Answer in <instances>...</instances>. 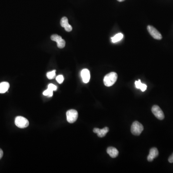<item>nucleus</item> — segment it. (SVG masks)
Listing matches in <instances>:
<instances>
[{"mask_svg":"<svg viewBox=\"0 0 173 173\" xmlns=\"http://www.w3.org/2000/svg\"><path fill=\"white\" fill-rule=\"evenodd\" d=\"M118 75L116 72H111L106 75L103 79V83L106 87L113 86L117 79Z\"/></svg>","mask_w":173,"mask_h":173,"instance_id":"1","label":"nucleus"},{"mask_svg":"<svg viewBox=\"0 0 173 173\" xmlns=\"http://www.w3.org/2000/svg\"><path fill=\"white\" fill-rule=\"evenodd\" d=\"M143 126L138 121H134L131 127V133L135 136H139L143 130Z\"/></svg>","mask_w":173,"mask_h":173,"instance_id":"2","label":"nucleus"},{"mask_svg":"<svg viewBox=\"0 0 173 173\" xmlns=\"http://www.w3.org/2000/svg\"><path fill=\"white\" fill-rule=\"evenodd\" d=\"M15 123L18 128L20 129L27 128L29 125V122L28 119L21 116L16 117L15 119Z\"/></svg>","mask_w":173,"mask_h":173,"instance_id":"3","label":"nucleus"},{"mask_svg":"<svg viewBox=\"0 0 173 173\" xmlns=\"http://www.w3.org/2000/svg\"><path fill=\"white\" fill-rule=\"evenodd\" d=\"M78 113L75 110L71 109L66 112V118L69 123H73L78 119Z\"/></svg>","mask_w":173,"mask_h":173,"instance_id":"4","label":"nucleus"},{"mask_svg":"<svg viewBox=\"0 0 173 173\" xmlns=\"http://www.w3.org/2000/svg\"><path fill=\"white\" fill-rule=\"evenodd\" d=\"M152 111L156 118L159 120H163L165 118L163 112L158 105H153L152 108Z\"/></svg>","mask_w":173,"mask_h":173,"instance_id":"5","label":"nucleus"},{"mask_svg":"<svg viewBox=\"0 0 173 173\" xmlns=\"http://www.w3.org/2000/svg\"><path fill=\"white\" fill-rule=\"evenodd\" d=\"M147 30L150 35L155 39L160 40L162 39L161 34L153 26L150 25L148 26Z\"/></svg>","mask_w":173,"mask_h":173,"instance_id":"6","label":"nucleus"},{"mask_svg":"<svg viewBox=\"0 0 173 173\" xmlns=\"http://www.w3.org/2000/svg\"><path fill=\"white\" fill-rule=\"evenodd\" d=\"M51 39L53 41L57 42V45L59 48L62 49L65 47V45H66V42L60 36H59L57 34H54L52 36Z\"/></svg>","mask_w":173,"mask_h":173,"instance_id":"7","label":"nucleus"},{"mask_svg":"<svg viewBox=\"0 0 173 173\" xmlns=\"http://www.w3.org/2000/svg\"><path fill=\"white\" fill-rule=\"evenodd\" d=\"M159 155L158 150L156 148H152L150 149L149 154L147 157L148 161L149 162H152L154 158L158 157Z\"/></svg>","mask_w":173,"mask_h":173,"instance_id":"8","label":"nucleus"},{"mask_svg":"<svg viewBox=\"0 0 173 173\" xmlns=\"http://www.w3.org/2000/svg\"><path fill=\"white\" fill-rule=\"evenodd\" d=\"M109 130V129L108 127H105L102 129L95 128L93 130V132L97 134L98 137L100 138H103L108 132Z\"/></svg>","mask_w":173,"mask_h":173,"instance_id":"9","label":"nucleus"},{"mask_svg":"<svg viewBox=\"0 0 173 173\" xmlns=\"http://www.w3.org/2000/svg\"><path fill=\"white\" fill-rule=\"evenodd\" d=\"M81 76L83 82L87 83L90 80V75L89 70L87 69H84L81 72Z\"/></svg>","mask_w":173,"mask_h":173,"instance_id":"10","label":"nucleus"},{"mask_svg":"<svg viewBox=\"0 0 173 173\" xmlns=\"http://www.w3.org/2000/svg\"><path fill=\"white\" fill-rule=\"evenodd\" d=\"M61 25L67 32H70L72 30V27L68 23V19L67 17H64L61 19L60 22Z\"/></svg>","mask_w":173,"mask_h":173,"instance_id":"11","label":"nucleus"},{"mask_svg":"<svg viewBox=\"0 0 173 173\" xmlns=\"http://www.w3.org/2000/svg\"><path fill=\"white\" fill-rule=\"evenodd\" d=\"M107 153L112 158H116L119 154V152L115 148L109 147L107 149Z\"/></svg>","mask_w":173,"mask_h":173,"instance_id":"12","label":"nucleus"},{"mask_svg":"<svg viewBox=\"0 0 173 173\" xmlns=\"http://www.w3.org/2000/svg\"><path fill=\"white\" fill-rule=\"evenodd\" d=\"M10 85L8 82H3L0 83V93H6L9 88Z\"/></svg>","mask_w":173,"mask_h":173,"instance_id":"13","label":"nucleus"},{"mask_svg":"<svg viewBox=\"0 0 173 173\" xmlns=\"http://www.w3.org/2000/svg\"><path fill=\"white\" fill-rule=\"evenodd\" d=\"M135 84L136 88L139 89H141V91H145L146 90L147 86L146 84L141 83L140 80H139L138 81H136Z\"/></svg>","mask_w":173,"mask_h":173,"instance_id":"14","label":"nucleus"},{"mask_svg":"<svg viewBox=\"0 0 173 173\" xmlns=\"http://www.w3.org/2000/svg\"><path fill=\"white\" fill-rule=\"evenodd\" d=\"M124 38V35L122 33H119L116 34L113 37L111 38L112 42L113 43L119 42Z\"/></svg>","mask_w":173,"mask_h":173,"instance_id":"15","label":"nucleus"},{"mask_svg":"<svg viewBox=\"0 0 173 173\" xmlns=\"http://www.w3.org/2000/svg\"><path fill=\"white\" fill-rule=\"evenodd\" d=\"M55 70L51 71V72H49L47 73V77L49 79V80H52L53 79L55 76Z\"/></svg>","mask_w":173,"mask_h":173,"instance_id":"16","label":"nucleus"},{"mask_svg":"<svg viewBox=\"0 0 173 173\" xmlns=\"http://www.w3.org/2000/svg\"><path fill=\"white\" fill-rule=\"evenodd\" d=\"M43 94L44 96H48L49 97H52L53 95V91L48 88L47 89H46V90L44 91L43 93Z\"/></svg>","mask_w":173,"mask_h":173,"instance_id":"17","label":"nucleus"},{"mask_svg":"<svg viewBox=\"0 0 173 173\" xmlns=\"http://www.w3.org/2000/svg\"><path fill=\"white\" fill-rule=\"evenodd\" d=\"M57 81L58 82L59 84H62L64 81V78L63 75H59L56 78Z\"/></svg>","mask_w":173,"mask_h":173,"instance_id":"18","label":"nucleus"},{"mask_svg":"<svg viewBox=\"0 0 173 173\" xmlns=\"http://www.w3.org/2000/svg\"><path fill=\"white\" fill-rule=\"evenodd\" d=\"M48 88L52 91H55L57 89V86L53 84H50L48 85Z\"/></svg>","mask_w":173,"mask_h":173,"instance_id":"19","label":"nucleus"},{"mask_svg":"<svg viewBox=\"0 0 173 173\" xmlns=\"http://www.w3.org/2000/svg\"><path fill=\"white\" fill-rule=\"evenodd\" d=\"M168 161L170 163H173V153H172V155L169 157L168 158Z\"/></svg>","mask_w":173,"mask_h":173,"instance_id":"20","label":"nucleus"},{"mask_svg":"<svg viewBox=\"0 0 173 173\" xmlns=\"http://www.w3.org/2000/svg\"><path fill=\"white\" fill-rule=\"evenodd\" d=\"M3 153L2 150L1 149H0V160L1 159L2 156H3Z\"/></svg>","mask_w":173,"mask_h":173,"instance_id":"21","label":"nucleus"},{"mask_svg":"<svg viewBox=\"0 0 173 173\" xmlns=\"http://www.w3.org/2000/svg\"><path fill=\"white\" fill-rule=\"evenodd\" d=\"M117 1H118V2H122L125 1V0H117Z\"/></svg>","mask_w":173,"mask_h":173,"instance_id":"22","label":"nucleus"}]
</instances>
